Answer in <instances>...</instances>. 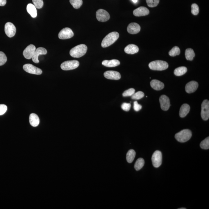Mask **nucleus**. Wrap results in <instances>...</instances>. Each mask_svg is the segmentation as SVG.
<instances>
[{"mask_svg": "<svg viewBox=\"0 0 209 209\" xmlns=\"http://www.w3.org/2000/svg\"><path fill=\"white\" fill-rule=\"evenodd\" d=\"M119 37V35L117 32H112L109 33L102 41V47L106 48L110 46L117 40Z\"/></svg>", "mask_w": 209, "mask_h": 209, "instance_id": "1", "label": "nucleus"}, {"mask_svg": "<svg viewBox=\"0 0 209 209\" xmlns=\"http://www.w3.org/2000/svg\"><path fill=\"white\" fill-rule=\"evenodd\" d=\"M87 46L85 44L78 45L70 51V55L72 57L79 58L84 56L87 52Z\"/></svg>", "mask_w": 209, "mask_h": 209, "instance_id": "2", "label": "nucleus"}, {"mask_svg": "<svg viewBox=\"0 0 209 209\" xmlns=\"http://www.w3.org/2000/svg\"><path fill=\"white\" fill-rule=\"evenodd\" d=\"M192 132L189 130H184L179 132L175 135V138L177 141L180 143H184L189 141L192 136Z\"/></svg>", "mask_w": 209, "mask_h": 209, "instance_id": "3", "label": "nucleus"}, {"mask_svg": "<svg viewBox=\"0 0 209 209\" xmlns=\"http://www.w3.org/2000/svg\"><path fill=\"white\" fill-rule=\"evenodd\" d=\"M149 67L153 70L163 71L168 68L169 64L166 61L157 60L151 62L149 64Z\"/></svg>", "mask_w": 209, "mask_h": 209, "instance_id": "4", "label": "nucleus"}, {"mask_svg": "<svg viewBox=\"0 0 209 209\" xmlns=\"http://www.w3.org/2000/svg\"><path fill=\"white\" fill-rule=\"evenodd\" d=\"M79 65V62L77 60H69L62 63L60 67L63 70L69 71L76 69Z\"/></svg>", "mask_w": 209, "mask_h": 209, "instance_id": "5", "label": "nucleus"}, {"mask_svg": "<svg viewBox=\"0 0 209 209\" xmlns=\"http://www.w3.org/2000/svg\"><path fill=\"white\" fill-rule=\"evenodd\" d=\"M201 116L202 119L207 121L209 118V102L205 100L201 104Z\"/></svg>", "mask_w": 209, "mask_h": 209, "instance_id": "6", "label": "nucleus"}, {"mask_svg": "<svg viewBox=\"0 0 209 209\" xmlns=\"http://www.w3.org/2000/svg\"><path fill=\"white\" fill-rule=\"evenodd\" d=\"M152 160L153 166L158 168L162 163V154L160 151H156L152 156Z\"/></svg>", "mask_w": 209, "mask_h": 209, "instance_id": "7", "label": "nucleus"}, {"mask_svg": "<svg viewBox=\"0 0 209 209\" xmlns=\"http://www.w3.org/2000/svg\"><path fill=\"white\" fill-rule=\"evenodd\" d=\"M23 69L27 73L36 75H40L42 73V69L37 68L32 64H24L23 66Z\"/></svg>", "mask_w": 209, "mask_h": 209, "instance_id": "8", "label": "nucleus"}, {"mask_svg": "<svg viewBox=\"0 0 209 209\" xmlns=\"http://www.w3.org/2000/svg\"><path fill=\"white\" fill-rule=\"evenodd\" d=\"M74 35L73 32L71 28H65L60 31L58 34V37L60 39L65 40L71 38Z\"/></svg>", "mask_w": 209, "mask_h": 209, "instance_id": "9", "label": "nucleus"}, {"mask_svg": "<svg viewBox=\"0 0 209 209\" xmlns=\"http://www.w3.org/2000/svg\"><path fill=\"white\" fill-rule=\"evenodd\" d=\"M96 17L99 21L102 22L107 21L110 18V15L108 12L103 9H100L97 11Z\"/></svg>", "mask_w": 209, "mask_h": 209, "instance_id": "10", "label": "nucleus"}, {"mask_svg": "<svg viewBox=\"0 0 209 209\" xmlns=\"http://www.w3.org/2000/svg\"><path fill=\"white\" fill-rule=\"evenodd\" d=\"M5 33L7 37L11 38L15 35L16 29L15 26L11 22L6 23L4 28Z\"/></svg>", "mask_w": 209, "mask_h": 209, "instance_id": "11", "label": "nucleus"}, {"mask_svg": "<svg viewBox=\"0 0 209 209\" xmlns=\"http://www.w3.org/2000/svg\"><path fill=\"white\" fill-rule=\"evenodd\" d=\"M161 108L163 110L167 111L169 108L170 104V99L166 95H162L159 99Z\"/></svg>", "mask_w": 209, "mask_h": 209, "instance_id": "12", "label": "nucleus"}, {"mask_svg": "<svg viewBox=\"0 0 209 209\" xmlns=\"http://www.w3.org/2000/svg\"><path fill=\"white\" fill-rule=\"evenodd\" d=\"M36 47L33 45H29L24 50L23 55L26 59H30L33 57L36 50Z\"/></svg>", "mask_w": 209, "mask_h": 209, "instance_id": "13", "label": "nucleus"}, {"mask_svg": "<svg viewBox=\"0 0 209 209\" xmlns=\"http://www.w3.org/2000/svg\"><path fill=\"white\" fill-rule=\"evenodd\" d=\"M104 77L109 79L119 80L121 78V75L119 72L113 71H107L104 73Z\"/></svg>", "mask_w": 209, "mask_h": 209, "instance_id": "14", "label": "nucleus"}, {"mask_svg": "<svg viewBox=\"0 0 209 209\" xmlns=\"http://www.w3.org/2000/svg\"><path fill=\"white\" fill-rule=\"evenodd\" d=\"M47 51L46 49L43 47H39L36 49L34 55L32 57V60L34 63H38L39 61L38 60V57L41 55H46L47 54Z\"/></svg>", "mask_w": 209, "mask_h": 209, "instance_id": "15", "label": "nucleus"}, {"mask_svg": "<svg viewBox=\"0 0 209 209\" xmlns=\"http://www.w3.org/2000/svg\"><path fill=\"white\" fill-rule=\"evenodd\" d=\"M198 87V83L196 81H191L187 83L185 87L186 92L191 93L195 92Z\"/></svg>", "mask_w": 209, "mask_h": 209, "instance_id": "16", "label": "nucleus"}, {"mask_svg": "<svg viewBox=\"0 0 209 209\" xmlns=\"http://www.w3.org/2000/svg\"><path fill=\"white\" fill-rule=\"evenodd\" d=\"M141 27L139 24L135 23H132L129 24L127 28L128 32L130 34H135L140 32Z\"/></svg>", "mask_w": 209, "mask_h": 209, "instance_id": "17", "label": "nucleus"}, {"mask_svg": "<svg viewBox=\"0 0 209 209\" xmlns=\"http://www.w3.org/2000/svg\"><path fill=\"white\" fill-rule=\"evenodd\" d=\"M149 13L148 9L144 7H139L133 11V15L137 17L145 16L149 15Z\"/></svg>", "mask_w": 209, "mask_h": 209, "instance_id": "18", "label": "nucleus"}, {"mask_svg": "<svg viewBox=\"0 0 209 209\" xmlns=\"http://www.w3.org/2000/svg\"><path fill=\"white\" fill-rule=\"evenodd\" d=\"M151 87L157 91L162 90L164 88V84L160 81L157 79H153L151 81Z\"/></svg>", "mask_w": 209, "mask_h": 209, "instance_id": "19", "label": "nucleus"}, {"mask_svg": "<svg viewBox=\"0 0 209 209\" xmlns=\"http://www.w3.org/2000/svg\"><path fill=\"white\" fill-rule=\"evenodd\" d=\"M139 48L136 45L130 44L126 46L124 49L125 52L127 54H134L138 52Z\"/></svg>", "mask_w": 209, "mask_h": 209, "instance_id": "20", "label": "nucleus"}, {"mask_svg": "<svg viewBox=\"0 0 209 209\" xmlns=\"http://www.w3.org/2000/svg\"><path fill=\"white\" fill-rule=\"evenodd\" d=\"M102 64L104 66L112 68V67H115L119 65L120 64V62L118 60L112 59V60H104L102 63Z\"/></svg>", "mask_w": 209, "mask_h": 209, "instance_id": "21", "label": "nucleus"}, {"mask_svg": "<svg viewBox=\"0 0 209 209\" xmlns=\"http://www.w3.org/2000/svg\"><path fill=\"white\" fill-rule=\"evenodd\" d=\"M29 122L31 126L35 127L40 123V119L38 116L34 113H31L29 116Z\"/></svg>", "mask_w": 209, "mask_h": 209, "instance_id": "22", "label": "nucleus"}, {"mask_svg": "<svg viewBox=\"0 0 209 209\" xmlns=\"http://www.w3.org/2000/svg\"><path fill=\"white\" fill-rule=\"evenodd\" d=\"M190 107L188 104H184L181 106L179 111V116L182 118L185 117L189 113Z\"/></svg>", "mask_w": 209, "mask_h": 209, "instance_id": "23", "label": "nucleus"}, {"mask_svg": "<svg viewBox=\"0 0 209 209\" xmlns=\"http://www.w3.org/2000/svg\"><path fill=\"white\" fill-rule=\"evenodd\" d=\"M26 10L28 13L32 18H35L37 16V9L33 4H28L27 6Z\"/></svg>", "mask_w": 209, "mask_h": 209, "instance_id": "24", "label": "nucleus"}, {"mask_svg": "<svg viewBox=\"0 0 209 209\" xmlns=\"http://www.w3.org/2000/svg\"><path fill=\"white\" fill-rule=\"evenodd\" d=\"M135 151L133 149H131L127 152L126 155V160L129 163H131L133 161L135 156Z\"/></svg>", "mask_w": 209, "mask_h": 209, "instance_id": "25", "label": "nucleus"}, {"mask_svg": "<svg viewBox=\"0 0 209 209\" xmlns=\"http://www.w3.org/2000/svg\"><path fill=\"white\" fill-rule=\"evenodd\" d=\"M185 56L187 60H193L195 56L194 51L192 49L188 48L185 50Z\"/></svg>", "mask_w": 209, "mask_h": 209, "instance_id": "26", "label": "nucleus"}, {"mask_svg": "<svg viewBox=\"0 0 209 209\" xmlns=\"http://www.w3.org/2000/svg\"><path fill=\"white\" fill-rule=\"evenodd\" d=\"M188 71L185 67H179L174 70V74L176 76H181L185 74Z\"/></svg>", "mask_w": 209, "mask_h": 209, "instance_id": "27", "label": "nucleus"}, {"mask_svg": "<svg viewBox=\"0 0 209 209\" xmlns=\"http://www.w3.org/2000/svg\"><path fill=\"white\" fill-rule=\"evenodd\" d=\"M144 160L143 158H139L138 159L135 165V168L137 171H138L144 166Z\"/></svg>", "mask_w": 209, "mask_h": 209, "instance_id": "28", "label": "nucleus"}, {"mask_svg": "<svg viewBox=\"0 0 209 209\" xmlns=\"http://www.w3.org/2000/svg\"><path fill=\"white\" fill-rule=\"evenodd\" d=\"M70 2L75 9L79 8L82 4V0H70Z\"/></svg>", "mask_w": 209, "mask_h": 209, "instance_id": "29", "label": "nucleus"}, {"mask_svg": "<svg viewBox=\"0 0 209 209\" xmlns=\"http://www.w3.org/2000/svg\"><path fill=\"white\" fill-rule=\"evenodd\" d=\"M180 52V49L177 46H174L169 52V55L170 56L175 57L179 55Z\"/></svg>", "mask_w": 209, "mask_h": 209, "instance_id": "30", "label": "nucleus"}, {"mask_svg": "<svg viewBox=\"0 0 209 209\" xmlns=\"http://www.w3.org/2000/svg\"><path fill=\"white\" fill-rule=\"evenodd\" d=\"M200 147L202 149H208L209 148V137H207L204 140L201 142Z\"/></svg>", "mask_w": 209, "mask_h": 209, "instance_id": "31", "label": "nucleus"}, {"mask_svg": "<svg viewBox=\"0 0 209 209\" xmlns=\"http://www.w3.org/2000/svg\"><path fill=\"white\" fill-rule=\"evenodd\" d=\"M144 96V93L142 92V91H139L138 92L135 93L131 96L132 99H134V100H139V99H141L143 98V97Z\"/></svg>", "mask_w": 209, "mask_h": 209, "instance_id": "32", "label": "nucleus"}, {"mask_svg": "<svg viewBox=\"0 0 209 209\" xmlns=\"http://www.w3.org/2000/svg\"><path fill=\"white\" fill-rule=\"evenodd\" d=\"M146 2L149 7H154L158 4L160 0H146Z\"/></svg>", "mask_w": 209, "mask_h": 209, "instance_id": "33", "label": "nucleus"}, {"mask_svg": "<svg viewBox=\"0 0 209 209\" xmlns=\"http://www.w3.org/2000/svg\"><path fill=\"white\" fill-rule=\"evenodd\" d=\"M33 5L36 8L41 9L43 7V0H32Z\"/></svg>", "mask_w": 209, "mask_h": 209, "instance_id": "34", "label": "nucleus"}, {"mask_svg": "<svg viewBox=\"0 0 209 209\" xmlns=\"http://www.w3.org/2000/svg\"><path fill=\"white\" fill-rule=\"evenodd\" d=\"M7 58L2 52H0V66L4 65L7 62Z\"/></svg>", "mask_w": 209, "mask_h": 209, "instance_id": "35", "label": "nucleus"}, {"mask_svg": "<svg viewBox=\"0 0 209 209\" xmlns=\"http://www.w3.org/2000/svg\"><path fill=\"white\" fill-rule=\"evenodd\" d=\"M199 13V7L196 4H192L191 5V13L194 15H198Z\"/></svg>", "mask_w": 209, "mask_h": 209, "instance_id": "36", "label": "nucleus"}, {"mask_svg": "<svg viewBox=\"0 0 209 209\" xmlns=\"http://www.w3.org/2000/svg\"><path fill=\"white\" fill-rule=\"evenodd\" d=\"M135 89L132 88H130L124 91L122 95L124 97L132 96L135 93Z\"/></svg>", "mask_w": 209, "mask_h": 209, "instance_id": "37", "label": "nucleus"}, {"mask_svg": "<svg viewBox=\"0 0 209 209\" xmlns=\"http://www.w3.org/2000/svg\"><path fill=\"white\" fill-rule=\"evenodd\" d=\"M131 107V104L129 103H124L121 105V108L125 111L128 112Z\"/></svg>", "mask_w": 209, "mask_h": 209, "instance_id": "38", "label": "nucleus"}, {"mask_svg": "<svg viewBox=\"0 0 209 209\" xmlns=\"http://www.w3.org/2000/svg\"><path fill=\"white\" fill-rule=\"evenodd\" d=\"M7 106L4 104H0V116L6 113L7 110Z\"/></svg>", "mask_w": 209, "mask_h": 209, "instance_id": "39", "label": "nucleus"}, {"mask_svg": "<svg viewBox=\"0 0 209 209\" xmlns=\"http://www.w3.org/2000/svg\"><path fill=\"white\" fill-rule=\"evenodd\" d=\"M142 108V106L138 104V102L135 101L134 103V109L135 111L138 112Z\"/></svg>", "mask_w": 209, "mask_h": 209, "instance_id": "40", "label": "nucleus"}, {"mask_svg": "<svg viewBox=\"0 0 209 209\" xmlns=\"http://www.w3.org/2000/svg\"><path fill=\"white\" fill-rule=\"evenodd\" d=\"M7 1L6 0H0V6H4L6 4Z\"/></svg>", "mask_w": 209, "mask_h": 209, "instance_id": "41", "label": "nucleus"}, {"mask_svg": "<svg viewBox=\"0 0 209 209\" xmlns=\"http://www.w3.org/2000/svg\"><path fill=\"white\" fill-rule=\"evenodd\" d=\"M132 2H134V3H136L137 2L138 0H132Z\"/></svg>", "mask_w": 209, "mask_h": 209, "instance_id": "42", "label": "nucleus"}, {"mask_svg": "<svg viewBox=\"0 0 209 209\" xmlns=\"http://www.w3.org/2000/svg\"><path fill=\"white\" fill-rule=\"evenodd\" d=\"M178 209H186V208H178Z\"/></svg>", "mask_w": 209, "mask_h": 209, "instance_id": "43", "label": "nucleus"}]
</instances>
